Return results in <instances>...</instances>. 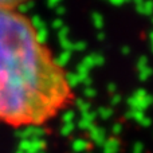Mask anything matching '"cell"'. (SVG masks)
Here are the masks:
<instances>
[{
	"instance_id": "32",
	"label": "cell",
	"mask_w": 153,
	"mask_h": 153,
	"mask_svg": "<svg viewBox=\"0 0 153 153\" xmlns=\"http://www.w3.org/2000/svg\"><path fill=\"white\" fill-rule=\"evenodd\" d=\"M55 11H56V13H58V15H63V13L66 12V8L62 7V5H59V7L55 8Z\"/></svg>"
},
{
	"instance_id": "8",
	"label": "cell",
	"mask_w": 153,
	"mask_h": 153,
	"mask_svg": "<svg viewBox=\"0 0 153 153\" xmlns=\"http://www.w3.org/2000/svg\"><path fill=\"white\" fill-rule=\"evenodd\" d=\"M20 1L15 0H0V11H16Z\"/></svg>"
},
{
	"instance_id": "17",
	"label": "cell",
	"mask_w": 153,
	"mask_h": 153,
	"mask_svg": "<svg viewBox=\"0 0 153 153\" xmlns=\"http://www.w3.org/2000/svg\"><path fill=\"white\" fill-rule=\"evenodd\" d=\"M59 43H61V47H62L63 51H69V53H71V51L74 50V43H73L69 38H67V39H63V40H59Z\"/></svg>"
},
{
	"instance_id": "9",
	"label": "cell",
	"mask_w": 153,
	"mask_h": 153,
	"mask_svg": "<svg viewBox=\"0 0 153 153\" xmlns=\"http://www.w3.org/2000/svg\"><path fill=\"white\" fill-rule=\"evenodd\" d=\"M118 149V141L116 138L106 140L103 144V153H116Z\"/></svg>"
},
{
	"instance_id": "28",
	"label": "cell",
	"mask_w": 153,
	"mask_h": 153,
	"mask_svg": "<svg viewBox=\"0 0 153 153\" xmlns=\"http://www.w3.org/2000/svg\"><path fill=\"white\" fill-rule=\"evenodd\" d=\"M86 48V43L85 42H76L74 43V50L75 51H82V50H85Z\"/></svg>"
},
{
	"instance_id": "3",
	"label": "cell",
	"mask_w": 153,
	"mask_h": 153,
	"mask_svg": "<svg viewBox=\"0 0 153 153\" xmlns=\"http://www.w3.org/2000/svg\"><path fill=\"white\" fill-rule=\"evenodd\" d=\"M45 148H46V141L43 138L19 141V151L24 153H42L45 152Z\"/></svg>"
},
{
	"instance_id": "33",
	"label": "cell",
	"mask_w": 153,
	"mask_h": 153,
	"mask_svg": "<svg viewBox=\"0 0 153 153\" xmlns=\"http://www.w3.org/2000/svg\"><path fill=\"white\" fill-rule=\"evenodd\" d=\"M140 124H141V125H144V126H148V125H151V120L146 118V117H145V118H144L143 121L140 122Z\"/></svg>"
},
{
	"instance_id": "22",
	"label": "cell",
	"mask_w": 153,
	"mask_h": 153,
	"mask_svg": "<svg viewBox=\"0 0 153 153\" xmlns=\"http://www.w3.org/2000/svg\"><path fill=\"white\" fill-rule=\"evenodd\" d=\"M98 114H100L103 120H108V118H110V116L113 114V109L111 108H101L100 110H98Z\"/></svg>"
},
{
	"instance_id": "36",
	"label": "cell",
	"mask_w": 153,
	"mask_h": 153,
	"mask_svg": "<svg viewBox=\"0 0 153 153\" xmlns=\"http://www.w3.org/2000/svg\"><path fill=\"white\" fill-rule=\"evenodd\" d=\"M124 1H111V4H114V5H121Z\"/></svg>"
},
{
	"instance_id": "5",
	"label": "cell",
	"mask_w": 153,
	"mask_h": 153,
	"mask_svg": "<svg viewBox=\"0 0 153 153\" xmlns=\"http://www.w3.org/2000/svg\"><path fill=\"white\" fill-rule=\"evenodd\" d=\"M90 138H91L94 143L97 144H101V145H103L106 141V137H105V132H103L101 128H93L91 130H90Z\"/></svg>"
},
{
	"instance_id": "25",
	"label": "cell",
	"mask_w": 153,
	"mask_h": 153,
	"mask_svg": "<svg viewBox=\"0 0 153 153\" xmlns=\"http://www.w3.org/2000/svg\"><path fill=\"white\" fill-rule=\"evenodd\" d=\"M138 70H143L145 69V67H149V63H148V59L145 58V56H141L140 59H138Z\"/></svg>"
},
{
	"instance_id": "6",
	"label": "cell",
	"mask_w": 153,
	"mask_h": 153,
	"mask_svg": "<svg viewBox=\"0 0 153 153\" xmlns=\"http://www.w3.org/2000/svg\"><path fill=\"white\" fill-rule=\"evenodd\" d=\"M137 12L144 13V15H151L153 12V3L152 1H137L136 3Z\"/></svg>"
},
{
	"instance_id": "12",
	"label": "cell",
	"mask_w": 153,
	"mask_h": 153,
	"mask_svg": "<svg viewBox=\"0 0 153 153\" xmlns=\"http://www.w3.org/2000/svg\"><path fill=\"white\" fill-rule=\"evenodd\" d=\"M30 22H31V26L34 27L35 31H36V30L43 28V27H46L45 20H43L42 16H39V15H34L31 19H30Z\"/></svg>"
},
{
	"instance_id": "30",
	"label": "cell",
	"mask_w": 153,
	"mask_h": 153,
	"mask_svg": "<svg viewBox=\"0 0 153 153\" xmlns=\"http://www.w3.org/2000/svg\"><path fill=\"white\" fill-rule=\"evenodd\" d=\"M143 149H144L143 144H141V143H137V144H134V148H133V153H143Z\"/></svg>"
},
{
	"instance_id": "34",
	"label": "cell",
	"mask_w": 153,
	"mask_h": 153,
	"mask_svg": "<svg viewBox=\"0 0 153 153\" xmlns=\"http://www.w3.org/2000/svg\"><path fill=\"white\" fill-rule=\"evenodd\" d=\"M113 132L114 133H120V132H121V125H114V126H113Z\"/></svg>"
},
{
	"instance_id": "11",
	"label": "cell",
	"mask_w": 153,
	"mask_h": 153,
	"mask_svg": "<svg viewBox=\"0 0 153 153\" xmlns=\"http://www.w3.org/2000/svg\"><path fill=\"white\" fill-rule=\"evenodd\" d=\"M35 36H36V40L40 43V45L45 46V43L47 42V36H48L47 27H43V28H40V30H36V31H35Z\"/></svg>"
},
{
	"instance_id": "19",
	"label": "cell",
	"mask_w": 153,
	"mask_h": 153,
	"mask_svg": "<svg viewBox=\"0 0 153 153\" xmlns=\"http://www.w3.org/2000/svg\"><path fill=\"white\" fill-rule=\"evenodd\" d=\"M91 18H93V23H94V26L97 28H101L103 26V16L100 12H94Z\"/></svg>"
},
{
	"instance_id": "35",
	"label": "cell",
	"mask_w": 153,
	"mask_h": 153,
	"mask_svg": "<svg viewBox=\"0 0 153 153\" xmlns=\"http://www.w3.org/2000/svg\"><path fill=\"white\" fill-rule=\"evenodd\" d=\"M116 102H120V95H114V98L111 100V103H116Z\"/></svg>"
},
{
	"instance_id": "1",
	"label": "cell",
	"mask_w": 153,
	"mask_h": 153,
	"mask_svg": "<svg viewBox=\"0 0 153 153\" xmlns=\"http://www.w3.org/2000/svg\"><path fill=\"white\" fill-rule=\"evenodd\" d=\"M70 98L63 69L36 40L30 19L0 11V121L39 126Z\"/></svg>"
},
{
	"instance_id": "38",
	"label": "cell",
	"mask_w": 153,
	"mask_h": 153,
	"mask_svg": "<svg viewBox=\"0 0 153 153\" xmlns=\"http://www.w3.org/2000/svg\"><path fill=\"white\" fill-rule=\"evenodd\" d=\"M151 40H152V43H153V32L151 34Z\"/></svg>"
},
{
	"instance_id": "40",
	"label": "cell",
	"mask_w": 153,
	"mask_h": 153,
	"mask_svg": "<svg viewBox=\"0 0 153 153\" xmlns=\"http://www.w3.org/2000/svg\"><path fill=\"white\" fill-rule=\"evenodd\" d=\"M42 153H46V152H42Z\"/></svg>"
},
{
	"instance_id": "37",
	"label": "cell",
	"mask_w": 153,
	"mask_h": 153,
	"mask_svg": "<svg viewBox=\"0 0 153 153\" xmlns=\"http://www.w3.org/2000/svg\"><path fill=\"white\" fill-rule=\"evenodd\" d=\"M114 89H116V86H114V85L111 83L110 86H109V90H110V91H114Z\"/></svg>"
},
{
	"instance_id": "13",
	"label": "cell",
	"mask_w": 153,
	"mask_h": 153,
	"mask_svg": "<svg viewBox=\"0 0 153 153\" xmlns=\"http://www.w3.org/2000/svg\"><path fill=\"white\" fill-rule=\"evenodd\" d=\"M66 82H67V85H69L70 89H73V87H75L76 85L81 83L78 75H76V73H67L66 74Z\"/></svg>"
},
{
	"instance_id": "29",
	"label": "cell",
	"mask_w": 153,
	"mask_h": 153,
	"mask_svg": "<svg viewBox=\"0 0 153 153\" xmlns=\"http://www.w3.org/2000/svg\"><path fill=\"white\" fill-rule=\"evenodd\" d=\"M85 95H86V97H94V95H95V90L93 89L91 86L86 87V89H85Z\"/></svg>"
},
{
	"instance_id": "21",
	"label": "cell",
	"mask_w": 153,
	"mask_h": 153,
	"mask_svg": "<svg viewBox=\"0 0 153 153\" xmlns=\"http://www.w3.org/2000/svg\"><path fill=\"white\" fill-rule=\"evenodd\" d=\"M62 121H63V124H71V122H74V110L65 111L63 117H62Z\"/></svg>"
},
{
	"instance_id": "39",
	"label": "cell",
	"mask_w": 153,
	"mask_h": 153,
	"mask_svg": "<svg viewBox=\"0 0 153 153\" xmlns=\"http://www.w3.org/2000/svg\"><path fill=\"white\" fill-rule=\"evenodd\" d=\"M16 153H24V152H22V151H19V149H18V151H16Z\"/></svg>"
},
{
	"instance_id": "7",
	"label": "cell",
	"mask_w": 153,
	"mask_h": 153,
	"mask_svg": "<svg viewBox=\"0 0 153 153\" xmlns=\"http://www.w3.org/2000/svg\"><path fill=\"white\" fill-rule=\"evenodd\" d=\"M70 56H71V53H69V51H62L56 58H54V61H55L56 66H59L61 69H63L65 65H67V62L70 61Z\"/></svg>"
},
{
	"instance_id": "15",
	"label": "cell",
	"mask_w": 153,
	"mask_h": 153,
	"mask_svg": "<svg viewBox=\"0 0 153 153\" xmlns=\"http://www.w3.org/2000/svg\"><path fill=\"white\" fill-rule=\"evenodd\" d=\"M75 105H76V108H78L79 110L82 111V114H85V113H87V111H90V103L86 102L85 100H76V101H75Z\"/></svg>"
},
{
	"instance_id": "14",
	"label": "cell",
	"mask_w": 153,
	"mask_h": 153,
	"mask_svg": "<svg viewBox=\"0 0 153 153\" xmlns=\"http://www.w3.org/2000/svg\"><path fill=\"white\" fill-rule=\"evenodd\" d=\"M32 7H34V3H31V1H26V3L20 1V4H19L18 8H16V12H19L20 15H24V13L28 12Z\"/></svg>"
},
{
	"instance_id": "27",
	"label": "cell",
	"mask_w": 153,
	"mask_h": 153,
	"mask_svg": "<svg viewBox=\"0 0 153 153\" xmlns=\"http://www.w3.org/2000/svg\"><path fill=\"white\" fill-rule=\"evenodd\" d=\"M53 27H54L55 30H58V31H59L61 28H63V27H65L63 20H62V19H59V18H58V19H55V20L53 22Z\"/></svg>"
},
{
	"instance_id": "26",
	"label": "cell",
	"mask_w": 153,
	"mask_h": 153,
	"mask_svg": "<svg viewBox=\"0 0 153 153\" xmlns=\"http://www.w3.org/2000/svg\"><path fill=\"white\" fill-rule=\"evenodd\" d=\"M95 116H97V114H95L94 111H87V113L82 114V118L87 120V121H91V122H94V118H95Z\"/></svg>"
},
{
	"instance_id": "10",
	"label": "cell",
	"mask_w": 153,
	"mask_h": 153,
	"mask_svg": "<svg viewBox=\"0 0 153 153\" xmlns=\"http://www.w3.org/2000/svg\"><path fill=\"white\" fill-rule=\"evenodd\" d=\"M71 146L75 152H83V151H86V149H89V143L85 141L83 138H76V140L73 141Z\"/></svg>"
},
{
	"instance_id": "23",
	"label": "cell",
	"mask_w": 153,
	"mask_h": 153,
	"mask_svg": "<svg viewBox=\"0 0 153 153\" xmlns=\"http://www.w3.org/2000/svg\"><path fill=\"white\" fill-rule=\"evenodd\" d=\"M67 36H69V28H67V27H63V28L59 30V32H58V38H59V40L67 39Z\"/></svg>"
},
{
	"instance_id": "18",
	"label": "cell",
	"mask_w": 153,
	"mask_h": 153,
	"mask_svg": "<svg viewBox=\"0 0 153 153\" xmlns=\"http://www.w3.org/2000/svg\"><path fill=\"white\" fill-rule=\"evenodd\" d=\"M78 126L81 128L82 130H91L93 128H94V122H91V121H87V120H85V118H81V121L78 122Z\"/></svg>"
},
{
	"instance_id": "20",
	"label": "cell",
	"mask_w": 153,
	"mask_h": 153,
	"mask_svg": "<svg viewBox=\"0 0 153 153\" xmlns=\"http://www.w3.org/2000/svg\"><path fill=\"white\" fill-rule=\"evenodd\" d=\"M73 132H74V122H71V124H63V126L61 129L62 136H70Z\"/></svg>"
},
{
	"instance_id": "31",
	"label": "cell",
	"mask_w": 153,
	"mask_h": 153,
	"mask_svg": "<svg viewBox=\"0 0 153 153\" xmlns=\"http://www.w3.org/2000/svg\"><path fill=\"white\" fill-rule=\"evenodd\" d=\"M47 7L48 8H56V7H59V0H50V1L47 3Z\"/></svg>"
},
{
	"instance_id": "16",
	"label": "cell",
	"mask_w": 153,
	"mask_h": 153,
	"mask_svg": "<svg viewBox=\"0 0 153 153\" xmlns=\"http://www.w3.org/2000/svg\"><path fill=\"white\" fill-rule=\"evenodd\" d=\"M128 116L130 117V118L136 120V121H143L144 118H145V116H144V111L143 110H136V109H132V110L128 113Z\"/></svg>"
},
{
	"instance_id": "24",
	"label": "cell",
	"mask_w": 153,
	"mask_h": 153,
	"mask_svg": "<svg viewBox=\"0 0 153 153\" xmlns=\"http://www.w3.org/2000/svg\"><path fill=\"white\" fill-rule=\"evenodd\" d=\"M152 74V70H151V67H145V69H143V70H140V78L141 79H146V78H149Z\"/></svg>"
},
{
	"instance_id": "4",
	"label": "cell",
	"mask_w": 153,
	"mask_h": 153,
	"mask_svg": "<svg viewBox=\"0 0 153 153\" xmlns=\"http://www.w3.org/2000/svg\"><path fill=\"white\" fill-rule=\"evenodd\" d=\"M45 129L40 126H26L24 129H19L15 132V136L20 141L23 140H34V138H42L45 136Z\"/></svg>"
},
{
	"instance_id": "2",
	"label": "cell",
	"mask_w": 153,
	"mask_h": 153,
	"mask_svg": "<svg viewBox=\"0 0 153 153\" xmlns=\"http://www.w3.org/2000/svg\"><path fill=\"white\" fill-rule=\"evenodd\" d=\"M152 102H153L152 95H149L144 89L137 90V91H136L134 94L129 98V101H128V103L130 105V108L132 109H136V110H143V111H144V109L148 108Z\"/></svg>"
}]
</instances>
